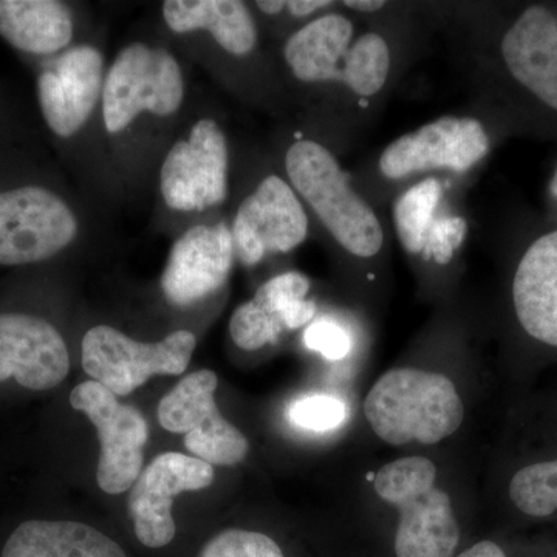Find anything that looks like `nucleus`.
Listing matches in <instances>:
<instances>
[{
  "label": "nucleus",
  "instance_id": "nucleus-1",
  "mask_svg": "<svg viewBox=\"0 0 557 557\" xmlns=\"http://www.w3.org/2000/svg\"><path fill=\"white\" fill-rule=\"evenodd\" d=\"M284 171L339 255L358 263H372L386 255L383 219L327 145L299 135L285 150Z\"/></svg>",
  "mask_w": 557,
  "mask_h": 557
},
{
  "label": "nucleus",
  "instance_id": "nucleus-2",
  "mask_svg": "<svg viewBox=\"0 0 557 557\" xmlns=\"http://www.w3.org/2000/svg\"><path fill=\"white\" fill-rule=\"evenodd\" d=\"M491 148L490 131L478 116H440L388 143L373 168L354 182L376 207L432 175L468 180L490 156Z\"/></svg>",
  "mask_w": 557,
  "mask_h": 557
},
{
  "label": "nucleus",
  "instance_id": "nucleus-3",
  "mask_svg": "<svg viewBox=\"0 0 557 557\" xmlns=\"http://www.w3.org/2000/svg\"><path fill=\"white\" fill-rule=\"evenodd\" d=\"M413 13L412 5L391 2L379 16L359 17L332 106L346 141L375 119L408 69L420 35Z\"/></svg>",
  "mask_w": 557,
  "mask_h": 557
},
{
  "label": "nucleus",
  "instance_id": "nucleus-4",
  "mask_svg": "<svg viewBox=\"0 0 557 557\" xmlns=\"http://www.w3.org/2000/svg\"><path fill=\"white\" fill-rule=\"evenodd\" d=\"M364 416L388 445H435L460 429L465 406L448 376L405 368L388 370L376 381L366 398Z\"/></svg>",
  "mask_w": 557,
  "mask_h": 557
},
{
  "label": "nucleus",
  "instance_id": "nucleus-5",
  "mask_svg": "<svg viewBox=\"0 0 557 557\" xmlns=\"http://www.w3.org/2000/svg\"><path fill=\"white\" fill-rule=\"evenodd\" d=\"M373 487L381 500L398 511L397 557H453L460 527L453 502L437 483L429 458L403 457L376 472Z\"/></svg>",
  "mask_w": 557,
  "mask_h": 557
},
{
  "label": "nucleus",
  "instance_id": "nucleus-6",
  "mask_svg": "<svg viewBox=\"0 0 557 557\" xmlns=\"http://www.w3.org/2000/svg\"><path fill=\"white\" fill-rule=\"evenodd\" d=\"M392 220L398 244L420 265L446 269L469 236V220L458 200V180L432 175L394 197Z\"/></svg>",
  "mask_w": 557,
  "mask_h": 557
},
{
  "label": "nucleus",
  "instance_id": "nucleus-7",
  "mask_svg": "<svg viewBox=\"0 0 557 557\" xmlns=\"http://www.w3.org/2000/svg\"><path fill=\"white\" fill-rule=\"evenodd\" d=\"M185 98V79L174 54L135 42L120 51L102 89V119L109 134H119L149 112L170 116Z\"/></svg>",
  "mask_w": 557,
  "mask_h": 557
},
{
  "label": "nucleus",
  "instance_id": "nucleus-8",
  "mask_svg": "<svg viewBox=\"0 0 557 557\" xmlns=\"http://www.w3.org/2000/svg\"><path fill=\"white\" fill-rule=\"evenodd\" d=\"M197 339L188 330L159 343H138L109 325L90 329L83 339V369L112 394L129 395L153 375H182Z\"/></svg>",
  "mask_w": 557,
  "mask_h": 557
},
{
  "label": "nucleus",
  "instance_id": "nucleus-9",
  "mask_svg": "<svg viewBox=\"0 0 557 557\" xmlns=\"http://www.w3.org/2000/svg\"><path fill=\"white\" fill-rule=\"evenodd\" d=\"M78 234L61 197L40 186L0 193V265H27L57 256Z\"/></svg>",
  "mask_w": 557,
  "mask_h": 557
},
{
  "label": "nucleus",
  "instance_id": "nucleus-10",
  "mask_svg": "<svg viewBox=\"0 0 557 557\" xmlns=\"http://www.w3.org/2000/svg\"><path fill=\"white\" fill-rule=\"evenodd\" d=\"M219 379L212 370L185 376L159 405V421L174 434H186L185 445L209 465L234 467L249 450L247 437L223 418L215 405Z\"/></svg>",
  "mask_w": 557,
  "mask_h": 557
},
{
  "label": "nucleus",
  "instance_id": "nucleus-11",
  "mask_svg": "<svg viewBox=\"0 0 557 557\" xmlns=\"http://www.w3.org/2000/svg\"><path fill=\"white\" fill-rule=\"evenodd\" d=\"M309 231V212L288 180L277 174L267 175L242 200L231 228L236 256L245 267L295 251L307 240Z\"/></svg>",
  "mask_w": 557,
  "mask_h": 557
},
{
  "label": "nucleus",
  "instance_id": "nucleus-12",
  "mask_svg": "<svg viewBox=\"0 0 557 557\" xmlns=\"http://www.w3.org/2000/svg\"><path fill=\"white\" fill-rule=\"evenodd\" d=\"M228 143L214 120L197 121L188 139L175 143L160 171V190L175 211H203L228 196Z\"/></svg>",
  "mask_w": 557,
  "mask_h": 557
},
{
  "label": "nucleus",
  "instance_id": "nucleus-13",
  "mask_svg": "<svg viewBox=\"0 0 557 557\" xmlns=\"http://www.w3.org/2000/svg\"><path fill=\"white\" fill-rule=\"evenodd\" d=\"M70 403L97 428L101 443L98 485L108 494L129 490L143 471L148 421L132 406L120 405L116 395L97 381H86L73 388Z\"/></svg>",
  "mask_w": 557,
  "mask_h": 557
},
{
  "label": "nucleus",
  "instance_id": "nucleus-14",
  "mask_svg": "<svg viewBox=\"0 0 557 557\" xmlns=\"http://www.w3.org/2000/svg\"><path fill=\"white\" fill-rule=\"evenodd\" d=\"M214 482V468L197 457L164 453L153 458L132 486L129 515L145 547L161 548L175 537L172 504L185 491H199Z\"/></svg>",
  "mask_w": 557,
  "mask_h": 557
},
{
  "label": "nucleus",
  "instance_id": "nucleus-15",
  "mask_svg": "<svg viewBox=\"0 0 557 557\" xmlns=\"http://www.w3.org/2000/svg\"><path fill=\"white\" fill-rule=\"evenodd\" d=\"M498 65L542 106L557 113V16L528 7L496 40Z\"/></svg>",
  "mask_w": 557,
  "mask_h": 557
},
{
  "label": "nucleus",
  "instance_id": "nucleus-16",
  "mask_svg": "<svg viewBox=\"0 0 557 557\" xmlns=\"http://www.w3.org/2000/svg\"><path fill=\"white\" fill-rule=\"evenodd\" d=\"M104 89V58L91 46H76L42 70L38 100L44 120L58 137L78 134Z\"/></svg>",
  "mask_w": 557,
  "mask_h": 557
},
{
  "label": "nucleus",
  "instance_id": "nucleus-17",
  "mask_svg": "<svg viewBox=\"0 0 557 557\" xmlns=\"http://www.w3.org/2000/svg\"><path fill=\"white\" fill-rule=\"evenodd\" d=\"M233 233L225 223L194 226L171 249L161 288L174 307L194 306L219 292L233 270Z\"/></svg>",
  "mask_w": 557,
  "mask_h": 557
},
{
  "label": "nucleus",
  "instance_id": "nucleus-18",
  "mask_svg": "<svg viewBox=\"0 0 557 557\" xmlns=\"http://www.w3.org/2000/svg\"><path fill=\"white\" fill-rule=\"evenodd\" d=\"M310 278L299 271H287L260 285L248 302L234 311L230 335L242 350L255 351L276 344L284 332L310 325L318 313L313 299L307 298Z\"/></svg>",
  "mask_w": 557,
  "mask_h": 557
},
{
  "label": "nucleus",
  "instance_id": "nucleus-19",
  "mask_svg": "<svg viewBox=\"0 0 557 557\" xmlns=\"http://www.w3.org/2000/svg\"><path fill=\"white\" fill-rule=\"evenodd\" d=\"M69 370L67 346L50 322L30 314H0V383L14 379L30 391H49Z\"/></svg>",
  "mask_w": 557,
  "mask_h": 557
},
{
  "label": "nucleus",
  "instance_id": "nucleus-20",
  "mask_svg": "<svg viewBox=\"0 0 557 557\" xmlns=\"http://www.w3.org/2000/svg\"><path fill=\"white\" fill-rule=\"evenodd\" d=\"M359 25V17L336 7L293 32L282 47L292 78L300 86L327 95L333 106L344 61Z\"/></svg>",
  "mask_w": 557,
  "mask_h": 557
},
{
  "label": "nucleus",
  "instance_id": "nucleus-21",
  "mask_svg": "<svg viewBox=\"0 0 557 557\" xmlns=\"http://www.w3.org/2000/svg\"><path fill=\"white\" fill-rule=\"evenodd\" d=\"M511 293L520 327L539 343L557 347V230L523 252Z\"/></svg>",
  "mask_w": 557,
  "mask_h": 557
},
{
  "label": "nucleus",
  "instance_id": "nucleus-22",
  "mask_svg": "<svg viewBox=\"0 0 557 557\" xmlns=\"http://www.w3.org/2000/svg\"><path fill=\"white\" fill-rule=\"evenodd\" d=\"M163 17L175 33H211L233 57H249L258 47V24L251 9L240 0H168Z\"/></svg>",
  "mask_w": 557,
  "mask_h": 557
},
{
  "label": "nucleus",
  "instance_id": "nucleus-23",
  "mask_svg": "<svg viewBox=\"0 0 557 557\" xmlns=\"http://www.w3.org/2000/svg\"><path fill=\"white\" fill-rule=\"evenodd\" d=\"M0 36L25 53H58L73 38L72 11L58 0H0Z\"/></svg>",
  "mask_w": 557,
  "mask_h": 557
},
{
  "label": "nucleus",
  "instance_id": "nucleus-24",
  "mask_svg": "<svg viewBox=\"0 0 557 557\" xmlns=\"http://www.w3.org/2000/svg\"><path fill=\"white\" fill-rule=\"evenodd\" d=\"M2 557H127L116 542L78 522L28 520L11 534Z\"/></svg>",
  "mask_w": 557,
  "mask_h": 557
},
{
  "label": "nucleus",
  "instance_id": "nucleus-25",
  "mask_svg": "<svg viewBox=\"0 0 557 557\" xmlns=\"http://www.w3.org/2000/svg\"><path fill=\"white\" fill-rule=\"evenodd\" d=\"M512 504L534 518L557 511V460L530 465L516 472L509 483Z\"/></svg>",
  "mask_w": 557,
  "mask_h": 557
},
{
  "label": "nucleus",
  "instance_id": "nucleus-26",
  "mask_svg": "<svg viewBox=\"0 0 557 557\" xmlns=\"http://www.w3.org/2000/svg\"><path fill=\"white\" fill-rule=\"evenodd\" d=\"M200 557H284V553L267 534L226 530L205 545Z\"/></svg>",
  "mask_w": 557,
  "mask_h": 557
},
{
  "label": "nucleus",
  "instance_id": "nucleus-27",
  "mask_svg": "<svg viewBox=\"0 0 557 557\" xmlns=\"http://www.w3.org/2000/svg\"><path fill=\"white\" fill-rule=\"evenodd\" d=\"M347 406L332 395H311L296 401L288 409L293 426L310 432H329L346 421Z\"/></svg>",
  "mask_w": 557,
  "mask_h": 557
},
{
  "label": "nucleus",
  "instance_id": "nucleus-28",
  "mask_svg": "<svg viewBox=\"0 0 557 557\" xmlns=\"http://www.w3.org/2000/svg\"><path fill=\"white\" fill-rule=\"evenodd\" d=\"M304 341L310 350L318 351L330 361L346 358L354 346L350 332L330 318L314 319L307 325Z\"/></svg>",
  "mask_w": 557,
  "mask_h": 557
},
{
  "label": "nucleus",
  "instance_id": "nucleus-29",
  "mask_svg": "<svg viewBox=\"0 0 557 557\" xmlns=\"http://www.w3.org/2000/svg\"><path fill=\"white\" fill-rule=\"evenodd\" d=\"M336 5L338 2H332V0H288L285 11H288L289 16L295 20L306 21V24H309L321 14L335 10Z\"/></svg>",
  "mask_w": 557,
  "mask_h": 557
},
{
  "label": "nucleus",
  "instance_id": "nucleus-30",
  "mask_svg": "<svg viewBox=\"0 0 557 557\" xmlns=\"http://www.w3.org/2000/svg\"><path fill=\"white\" fill-rule=\"evenodd\" d=\"M457 557H507L504 549L491 541H482L472 545L467 552L460 553Z\"/></svg>",
  "mask_w": 557,
  "mask_h": 557
},
{
  "label": "nucleus",
  "instance_id": "nucleus-31",
  "mask_svg": "<svg viewBox=\"0 0 557 557\" xmlns=\"http://www.w3.org/2000/svg\"><path fill=\"white\" fill-rule=\"evenodd\" d=\"M255 5L258 7L260 13L265 14V16L274 17L284 13L285 7H287V0H259Z\"/></svg>",
  "mask_w": 557,
  "mask_h": 557
},
{
  "label": "nucleus",
  "instance_id": "nucleus-32",
  "mask_svg": "<svg viewBox=\"0 0 557 557\" xmlns=\"http://www.w3.org/2000/svg\"><path fill=\"white\" fill-rule=\"evenodd\" d=\"M553 194H556V196H557V174L555 177V182H553Z\"/></svg>",
  "mask_w": 557,
  "mask_h": 557
}]
</instances>
